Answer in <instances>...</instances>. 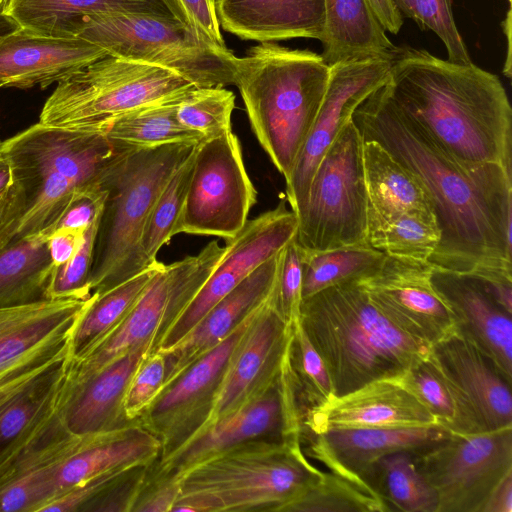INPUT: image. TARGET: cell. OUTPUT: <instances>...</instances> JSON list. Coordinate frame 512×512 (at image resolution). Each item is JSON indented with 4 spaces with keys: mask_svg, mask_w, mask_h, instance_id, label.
<instances>
[{
    "mask_svg": "<svg viewBox=\"0 0 512 512\" xmlns=\"http://www.w3.org/2000/svg\"><path fill=\"white\" fill-rule=\"evenodd\" d=\"M351 119L363 140L387 149L424 189L440 232L429 263L477 276L512 274V169L452 157L401 112L387 82Z\"/></svg>",
    "mask_w": 512,
    "mask_h": 512,
    "instance_id": "cell-1",
    "label": "cell"
},
{
    "mask_svg": "<svg viewBox=\"0 0 512 512\" xmlns=\"http://www.w3.org/2000/svg\"><path fill=\"white\" fill-rule=\"evenodd\" d=\"M387 86L401 112L458 161L512 169V109L495 74L397 47Z\"/></svg>",
    "mask_w": 512,
    "mask_h": 512,
    "instance_id": "cell-2",
    "label": "cell"
},
{
    "mask_svg": "<svg viewBox=\"0 0 512 512\" xmlns=\"http://www.w3.org/2000/svg\"><path fill=\"white\" fill-rule=\"evenodd\" d=\"M299 321L324 362L334 395L397 376L431 350L392 321L357 280L304 298Z\"/></svg>",
    "mask_w": 512,
    "mask_h": 512,
    "instance_id": "cell-3",
    "label": "cell"
},
{
    "mask_svg": "<svg viewBox=\"0 0 512 512\" xmlns=\"http://www.w3.org/2000/svg\"><path fill=\"white\" fill-rule=\"evenodd\" d=\"M331 66L321 54L276 42L237 57L234 85L259 144L287 182L324 99Z\"/></svg>",
    "mask_w": 512,
    "mask_h": 512,
    "instance_id": "cell-4",
    "label": "cell"
},
{
    "mask_svg": "<svg viewBox=\"0 0 512 512\" xmlns=\"http://www.w3.org/2000/svg\"><path fill=\"white\" fill-rule=\"evenodd\" d=\"M198 143L116 146L101 179L107 197L95 243L91 293H102L149 267L140 248L145 222L169 178Z\"/></svg>",
    "mask_w": 512,
    "mask_h": 512,
    "instance_id": "cell-5",
    "label": "cell"
},
{
    "mask_svg": "<svg viewBox=\"0 0 512 512\" xmlns=\"http://www.w3.org/2000/svg\"><path fill=\"white\" fill-rule=\"evenodd\" d=\"M320 472L300 442H250L174 480L179 495L171 511H285Z\"/></svg>",
    "mask_w": 512,
    "mask_h": 512,
    "instance_id": "cell-6",
    "label": "cell"
},
{
    "mask_svg": "<svg viewBox=\"0 0 512 512\" xmlns=\"http://www.w3.org/2000/svg\"><path fill=\"white\" fill-rule=\"evenodd\" d=\"M196 88L167 68L107 55L57 83L38 122L105 134L115 120L128 112L183 96Z\"/></svg>",
    "mask_w": 512,
    "mask_h": 512,
    "instance_id": "cell-7",
    "label": "cell"
},
{
    "mask_svg": "<svg viewBox=\"0 0 512 512\" xmlns=\"http://www.w3.org/2000/svg\"><path fill=\"white\" fill-rule=\"evenodd\" d=\"M76 36L108 55L167 68L197 88L234 83L237 57L173 18L110 15L85 19Z\"/></svg>",
    "mask_w": 512,
    "mask_h": 512,
    "instance_id": "cell-8",
    "label": "cell"
},
{
    "mask_svg": "<svg viewBox=\"0 0 512 512\" xmlns=\"http://www.w3.org/2000/svg\"><path fill=\"white\" fill-rule=\"evenodd\" d=\"M297 218L296 240L305 249L368 244L363 138L352 119L319 162Z\"/></svg>",
    "mask_w": 512,
    "mask_h": 512,
    "instance_id": "cell-9",
    "label": "cell"
},
{
    "mask_svg": "<svg viewBox=\"0 0 512 512\" xmlns=\"http://www.w3.org/2000/svg\"><path fill=\"white\" fill-rule=\"evenodd\" d=\"M225 251L209 242L198 254L186 256L159 270L124 318L88 354L71 358L74 388L85 384L109 363L135 347L156 341L164 323L169 324L206 281Z\"/></svg>",
    "mask_w": 512,
    "mask_h": 512,
    "instance_id": "cell-10",
    "label": "cell"
},
{
    "mask_svg": "<svg viewBox=\"0 0 512 512\" xmlns=\"http://www.w3.org/2000/svg\"><path fill=\"white\" fill-rule=\"evenodd\" d=\"M296 387L289 357L280 376L261 393L165 453L159 477L174 481L195 465L254 441L300 442Z\"/></svg>",
    "mask_w": 512,
    "mask_h": 512,
    "instance_id": "cell-11",
    "label": "cell"
},
{
    "mask_svg": "<svg viewBox=\"0 0 512 512\" xmlns=\"http://www.w3.org/2000/svg\"><path fill=\"white\" fill-rule=\"evenodd\" d=\"M257 193L232 130L203 139L195 151L192 174L177 234L230 240L247 222Z\"/></svg>",
    "mask_w": 512,
    "mask_h": 512,
    "instance_id": "cell-12",
    "label": "cell"
},
{
    "mask_svg": "<svg viewBox=\"0 0 512 512\" xmlns=\"http://www.w3.org/2000/svg\"><path fill=\"white\" fill-rule=\"evenodd\" d=\"M419 473L437 496V512H481L512 472V427L452 435L414 453Z\"/></svg>",
    "mask_w": 512,
    "mask_h": 512,
    "instance_id": "cell-13",
    "label": "cell"
},
{
    "mask_svg": "<svg viewBox=\"0 0 512 512\" xmlns=\"http://www.w3.org/2000/svg\"><path fill=\"white\" fill-rule=\"evenodd\" d=\"M297 230V215L283 200L247 220L238 234L226 241L225 251L206 281L172 319L153 350L173 348L218 301L292 240Z\"/></svg>",
    "mask_w": 512,
    "mask_h": 512,
    "instance_id": "cell-14",
    "label": "cell"
},
{
    "mask_svg": "<svg viewBox=\"0 0 512 512\" xmlns=\"http://www.w3.org/2000/svg\"><path fill=\"white\" fill-rule=\"evenodd\" d=\"M389 72L390 59L384 57L331 66L321 107L286 182V200L296 215L306 202L312 177L323 155L356 108L388 81Z\"/></svg>",
    "mask_w": 512,
    "mask_h": 512,
    "instance_id": "cell-15",
    "label": "cell"
},
{
    "mask_svg": "<svg viewBox=\"0 0 512 512\" xmlns=\"http://www.w3.org/2000/svg\"><path fill=\"white\" fill-rule=\"evenodd\" d=\"M292 337L293 324L283 318L269 296L253 315L196 430L233 412L271 385L289 360Z\"/></svg>",
    "mask_w": 512,
    "mask_h": 512,
    "instance_id": "cell-16",
    "label": "cell"
},
{
    "mask_svg": "<svg viewBox=\"0 0 512 512\" xmlns=\"http://www.w3.org/2000/svg\"><path fill=\"white\" fill-rule=\"evenodd\" d=\"M432 271L428 261L385 255L376 271L357 281L400 328L432 346L457 332Z\"/></svg>",
    "mask_w": 512,
    "mask_h": 512,
    "instance_id": "cell-17",
    "label": "cell"
},
{
    "mask_svg": "<svg viewBox=\"0 0 512 512\" xmlns=\"http://www.w3.org/2000/svg\"><path fill=\"white\" fill-rule=\"evenodd\" d=\"M399 375L376 379L345 394L333 395L321 405L308 409L306 426L316 435L337 429L438 425Z\"/></svg>",
    "mask_w": 512,
    "mask_h": 512,
    "instance_id": "cell-18",
    "label": "cell"
},
{
    "mask_svg": "<svg viewBox=\"0 0 512 512\" xmlns=\"http://www.w3.org/2000/svg\"><path fill=\"white\" fill-rule=\"evenodd\" d=\"M0 152L15 168L53 169L85 187L101 183L117 147L105 134L37 122L0 142Z\"/></svg>",
    "mask_w": 512,
    "mask_h": 512,
    "instance_id": "cell-19",
    "label": "cell"
},
{
    "mask_svg": "<svg viewBox=\"0 0 512 512\" xmlns=\"http://www.w3.org/2000/svg\"><path fill=\"white\" fill-rule=\"evenodd\" d=\"M429 360L484 431L512 427V382L470 341L456 332L431 346Z\"/></svg>",
    "mask_w": 512,
    "mask_h": 512,
    "instance_id": "cell-20",
    "label": "cell"
},
{
    "mask_svg": "<svg viewBox=\"0 0 512 512\" xmlns=\"http://www.w3.org/2000/svg\"><path fill=\"white\" fill-rule=\"evenodd\" d=\"M431 280L452 314L457 333L512 382V314L493 299L474 274L433 266Z\"/></svg>",
    "mask_w": 512,
    "mask_h": 512,
    "instance_id": "cell-21",
    "label": "cell"
},
{
    "mask_svg": "<svg viewBox=\"0 0 512 512\" xmlns=\"http://www.w3.org/2000/svg\"><path fill=\"white\" fill-rule=\"evenodd\" d=\"M107 55L78 36L55 37L14 28L0 35V86L44 89Z\"/></svg>",
    "mask_w": 512,
    "mask_h": 512,
    "instance_id": "cell-22",
    "label": "cell"
},
{
    "mask_svg": "<svg viewBox=\"0 0 512 512\" xmlns=\"http://www.w3.org/2000/svg\"><path fill=\"white\" fill-rule=\"evenodd\" d=\"M450 433L440 425L329 430L314 435L309 451L330 471L364 481L371 466L396 452H422Z\"/></svg>",
    "mask_w": 512,
    "mask_h": 512,
    "instance_id": "cell-23",
    "label": "cell"
},
{
    "mask_svg": "<svg viewBox=\"0 0 512 512\" xmlns=\"http://www.w3.org/2000/svg\"><path fill=\"white\" fill-rule=\"evenodd\" d=\"M91 299H43L0 307V377L35 354L69 344Z\"/></svg>",
    "mask_w": 512,
    "mask_h": 512,
    "instance_id": "cell-24",
    "label": "cell"
},
{
    "mask_svg": "<svg viewBox=\"0 0 512 512\" xmlns=\"http://www.w3.org/2000/svg\"><path fill=\"white\" fill-rule=\"evenodd\" d=\"M277 264L278 253L218 301L180 342L163 352L168 368L165 385L191 362L224 340L268 299L274 287Z\"/></svg>",
    "mask_w": 512,
    "mask_h": 512,
    "instance_id": "cell-25",
    "label": "cell"
},
{
    "mask_svg": "<svg viewBox=\"0 0 512 512\" xmlns=\"http://www.w3.org/2000/svg\"><path fill=\"white\" fill-rule=\"evenodd\" d=\"M214 5L220 28L242 40L323 36L324 0H214Z\"/></svg>",
    "mask_w": 512,
    "mask_h": 512,
    "instance_id": "cell-26",
    "label": "cell"
},
{
    "mask_svg": "<svg viewBox=\"0 0 512 512\" xmlns=\"http://www.w3.org/2000/svg\"><path fill=\"white\" fill-rule=\"evenodd\" d=\"M110 15L173 18L187 25L172 0H10L3 18L14 28L72 37L85 19Z\"/></svg>",
    "mask_w": 512,
    "mask_h": 512,
    "instance_id": "cell-27",
    "label": "cell"
},
{
    "mask_svg": "<svg viewBox=\"0 0 512 512\" xmlns=\"http://www.w3.org/2000/svg\"><path fill=\"white\" fill-rule=\"evenodd\" d=\"M256 310L224 340L191 362L164 386L141 415L150 425V431L155 433L164 426L170 427L172 423L188 417L204 400H207V413L227 366Z\"/></svg>",
    "mask_w": 512,
    "mask_h": 512,
    "instance_id": "cell-28",
    "label": "cell"
},
{
    "mask_svg": "<svg viewBox=\"0 0 512 512\" xmlns=\"http://www.w3.org/2000/svg\"><path fill=\"white\" fill-rule=\"evenodd\" d=\"M145 342L115 359L85 384L72 385L71 400L66 411L70 432L89 435L122 428L123 402L135 371L154 348ZM72 384V381H71Z\"/></svg>",
    "mask_w": 512,
    "mask_h": 512,
    "instance_id": "cell-29",
    "label": "cell"
},
{
    "mask_svg": "<svg viewBox=\"0 0 512 512\" xmlns=\"http://www.w3.org/2000/svg\"><path fill=\"white\" fill-rule=\"evenodd\" d=\"M363 165L368 197V234L404 213H416L435 220L420 183L378 142L363 140Z\"/></svg>",
    "mask_w": 512,
    "mask_h": 512,
    "instance_id": "cell-30",
    "label": "cell"
},
{
    "mask_svg": "<svg viewBox=\"0 0 512 512\" xmlns=\"http://www.w3.org/2000/svg\"><path fill=\"white\" fill-rule=\"evenodd\" d=\"M162 446L160 438L147 428L122 427L105 432L60 465L56 475L58 495L106 472L145 466Z\"/></svg>",
    "mask_w": 512,
    "mask_h": 512,
    "instance_id": "cell-31",
    "label": "cell"
},
{
    "mask_svg": "<svg viewBox=\"0 0 512 512\" xmlns=\"http://www.w3.org/2000/svg\"><path fill=\"white\" fill-rule=\"evenodd\" d=\"M322 58L332 66L366 58L391 59L397 46L386 34L368 0H324Z\"/></svg>",
    "mask_w": 512,
    "mask_h": 512,
    "instance_id": "cell-32",
    "label": "cell"
},
{
    "mask_svg": "<svg viewBox=\"0 0 512 512\" xmlns=\"http://www.w3.org/2000/svg\"><path fill=\"white\" fill-rule=\"evenodd\" d=\"M71 356L0 411V465L29 444L71 399Z\"/></svg>",
    "mask_w": 512,
    "mask_h": 512,
    "instance_id": "cell-33",
    "label": "cell"
},
{
    "mask_svg": "<svg viewBox=\"0 0 512 512\" xmlns=\"http://www.w3.org/2000/svg\"><path fill=\"white\" fill-rule=\"evenodd\" d=\"M54 266L48 240L17 239L0 252V307L47 298Z\"/></svg>",
    "mask_w": 512,
    "mask_h": 512,
    "instance_id": "cell-34",
    "label": "cell"
},
{
    "mask_svg": "<svg viewBox=\"0 0 512 512\" xmlns=\"http://www.w3.org/2000/svg\"><path fill=\"white\" fill-rule=\"evenodd\" d=\"M163 263L154 262L131 278L92 299L70 338V356L78 360L88 354L129 312Z\"/></svg>",
    "mask_w": 512,
    "mask_h": 512,
    "instance_id": "cell-35",
    "label": "cell"
},
{
    "mask_svg": "<svg viewBox=\"0 0 512 512\" xmlns=\"http://www.w3.org/2000/svg\"><path fill=\"white\" fill-rule=\"evenodd\" d=\"M191 92L128 112L112 123L105 133L106 137L115 146L127 148L202 141L204 138L185 128L176 115L179 103Z\"/></svg>",
    "mask_w": 512,
    "mask_h": 512,
    "instance_id": "cell-36",
    "label": "cell"
},
{
    "mask_svg": "<svg viewBox=\"0 0 512 512\" xmlns=\"http://www.w3.org/2000/svg\"><path fill=\"white\" fill-rule=\"evenodd\" d=\"M364 481L391 510L437 512V496L417 470L414 453L396 452L376 461Z\"/></svg>",
    "mask_w": 512,
    "mask_h": 512,
    "instance_id": "cell-37",
    "label": "cell"
},
{
    "mask_svg": "<svg viewBox=\"0 0 512 512\" xmlns=\"http://www.w3.org/2000/svg\"><path fill=\"white\" fill-rule=\"evenodd\" d=\"M404 384L434 416L438 425L452 435L484 431L478 420L430 362L429 357L400 375Z\"/></svg>",
    "mask_w": 512,
    "mask_h": 512,
    "instance_id": "cell-38",
    "label": "cell"
},
{
    "mask_svg": "<svg viewBox=\"0 0 512 512\" xmlns=\"http://www.w3.org/2000/svg\"><path fill=\"white\" fill-rule=\"evenodd\" d=\"M385 255L369 244L325 251L303 248L302 300L327 287L372 274L381 266Z\"/></svg>",
    "mask_w": 512,
    "mask_h": 512,
    "instance_id": "cell-39",
    "label": "cell"
},
{
    "mask_svg": "<svg viewBox=\"0 0 512 512\" xmlns=\"http://www.w3.org/2000/svg\"><path fill=\"white\" fill-rule=\"evenodd\" d=\"M285 511L387 512L390 508L365 481L321 471Z\"/></svg>",
    "mask_w": 512,
    "mask_h": 512,
    "instance_id": "cell-40",
    "label": "cell"
},
{
    "mask_svg": "<svg viewBox=\"0 0 512 512\" xmlns=\"http://www.w3.org/2000/svg\"><path fill=\"white\" fill-rule=\"evenodd\" d=\"M196 148L169 178L149 212L140 241L142 257L147 266L157 261L161 247L177 234Z\"/></svg>",
    "mask_w": 512,
    "mask_h": 512,
    "instance_id": "cell-41",
    "label": "cell"
},
{
    "mask_svg": "<svg viewBox=\"0 0 512 512\" xmlns=\"http://www.w3.org/2000/svg\"><path fill=\"white\" fill-rule=\"evenodd\" d=\"M440 239L434 219L404 213L368 234V244L386 255L429 261Z\"/></svg>",
    "mask_w": 512,
    "mask_h": 512,
    "instance_id": "cell-42",
    "label": "cell"
},
{
    "mask_svg": "<svg viewBox=\"0 0 512 512\" xmlns=\"http://www.w3.org/2000/svg\"><path fill=\"white\" fill-rule=\"evenodd\" d=\"M235 95L223 87L196 88L183 99L176 111L178 121L204 139L231 130Z\"/></svg>",
    "mask_w": 512,
    "mask_h": 512,
    "instance_id": "cell-43",
    "label": "cell"
},
{
    "mask_svg": "<svg viewBox=\"0 0 512 512\" xmlns=\"http://www.w3.org/2000/svg\"><path fill=\"white\" fill-rule=\"evenodd\" d=\"M62 463L42 465L1 480L0 512H39L58 496L56 475Z\"/></svg>",
    "mask_w": 512,
    "mask_h": 512,
    "instance_id": "cell-44",
    "label": "cell"
},
{
    "mask_svg": "<svg viewBox=\"0 0 512 512\" xmlns=\"http://www.w3.org/2000/svg\"><path fill=\"white\" fill-rule=\"evenodd\" d=\"M401 15L414 20L422 30H430L443 42L447 60L470 63L467 46L456 25L451 0H393Z\"/></svg>",
    "mask_w": 512,
    "mask_h": 512,
    "instance_id": "cell-45",
    "label": "cell"
},
{
    "mask_svg": "<svg viewBox=\"0 0 512 512\" xmlns=\"http://www.w3.org/2000/svg\"><path fill=\"white\" fill-rule=\"evenodd\" d=\"M290 363L296 384L300 386L309 409L321 405L334 395L324 362L299 319L293 324Z\"/></svg>",
    "mask_w": 512,
    "mask_h": 512,
    "instance_id": "cell-46",
    "label": "cell"
},
{
    "mask_svg": "<svg viewBox=\"0 0 512 512\" xmlns=\"http://www.w3.org/2000/svg\"><path fill=\"white\" fill-rule=\"evenodd\" d=\"M100 219L85 230L73 256L54 268L47 289L48 299L85 300L92 295L89 282Z\"/></svg>",
    "mask_w": 512,
    "mask_h": 512,
    "instance_id": "cell-47",
    "label": "cell"
},
{
    "mask_svg": "<svg viewBox=\"0 0 512 512\" xmlns=\"http://www.w3.org/2000/svg\"><path fill=\"white\" fill-rule=\"evenodd\" d=\"M302 272L303 248L295 236L278 252L275 283L270 295L273 304L290 324L300 318Z\"/></svg>",
    "mask_w": 512,
    "mask_h": 512,
    "instance_id": "cell-48",
    "label": "cell"
},
{
    "mask_svg": "<svg viewBox=\"0 0 512 512\" xmlns=\"http://www.w3.org/2000/svg\"><path fill=\"white\" fill-rule=\"evenodd\" d=\"M69 344L35 354L0 377V411L33 385L58 369L70 357Z\"/></svg>",
    "mask_w": 512,
    "mask_h": 512,
    "instance_id": "cell-49",
    "label": "cell"
},
{
    "mask_svg": "<svg viewBox=\"0 0 512 512\" xmlns=\"http://www.w3.org/2000/svg\"><path fill=\"white\" fill-rule=\"evenodd\" d=\"M167 359L163 352L152 350L135 371L123 402L126 420L140 417L161 392L167 378Z\"/></svg>",
    "mask_w": 512,
    "mask_h": 512,
    "instance_id": "cell-50",
    "label": "cell"
},
{
    "mask_svg": "<svg viewBox=\"0 0 512 512\" xmlns=\"http://www.w3.org/2000/svg\"><path fill=\"white\" fill-rule=\"evenodd\" d=\"M141 467L112 470L73 486L45 504L39 512L86 511L103 493Z\"/></svg>",
    "mask_w": 512,
    "mask_h": 512,
    "instance_id": "cell-51",
    "label": "cell"
},
{
    "mask_svg": "<svg viewBox=\"0 0 512 512\" xmlns=\"http://www.w3.org/2000/svg\"><path fill=\"white\" fill-rule=\"evenodd\" d=\"M106 197L107 191L101 183L77 189L54 225L51 235L55 232L83 234L102 216Z\"/></svg>",
    "mask_w": 512,
    "mask_h": 512,
    "instance_id": "cell-52",
    "label": "cell"
},
{
    "mask_svg": "<svg viewBox=\"0 0 512 512\" xmlns=\"http://www.w3.org/2000/svg\"><path fill=\"white\" fill-rule=\"evenodd\" d=\"M26 209V191L15 176L13 183L0 191V252L14 241Z\"/></svg>",
    "mask_w": 512,
    "mask_h": 512,
    "instance_id": "cell-53",
    "label": "cell"
},
{
    "mask_svg": "<svg viewBox=\"0 0 512 512\" xmlns=\"http://www.w3.org/2000/svg\"><path fill=\"white\" fill-rule=\"evenodd\" d=\"M186 24L215 43L226 46L217 19L214 0H172Z\"/></svg>",
    "mask_w": 512,
    "mask_h": 512,
    "instance_id": "cell-54",
    "label": "cell"
},
{
    "mask_svg": "<svg viewBox=\"0 0 512 512\" xmlns=\"http://www.w3.org/2000/svg\"><path fill=\"white\" fill-rule=\"evenodd\" d=\"M179 495V485L176 481L164 480L159 488L154 489L132 507V511L164 512L171 508Z\"/></svg>",
    "mask_w": 512,
    "mask_h": 512,
    "instance_id": "cell-55",
    "label": "cell"
},
{
    "mask_svg": "<svg viewBox=\"0 0 512 512\" xmlns=\"http://www.w3.org/2000/svg\"><path fill=\"white\" fill-rule=\"evenodd\" d=\"M83 234L55 232L48 238V246L54 268L67 262L77 250Z\"/></svg>",
    "mask_w": 512,
    "mask_h": 512,
    "instance_id": "cell-56",
    "label": "cell"
},
{
    "mask_svg": "<svg viewBox=\"0 0 512 512\" xmlns=\"http://www.w3.org/2000/svg\"><path fill=\"white\" fill-rule=\"evenodd\" d=\"M379 22L392 34H397L403 25V16L393 0H368Z\"/></svg>",
    "mask_w": 512,
    "mask_h": 512,
    "instance_id": "cell-57",
    "label": "cell"
},
{
    "mask_svg": "<svg viewBox=\"0 0 512 512\" xmlns=\"http://www.w3.org/2000/svg\"><path fill=\"white\" fill-rule=\"evenodd\" d=\"M481 512H512V472L496 486Z\"/></svg>",
    "mask_w": 512,
    "mask_h": 512,
    "instance_id": "cell-58",
    "label": "cell"
},
{
    "mask_svg": "<svg viewBox=\"0 0 512 512\" xmlns=\"http://www.w3.org/2000/svg\"><path fill=\"white\" fill-rule=\"evenodd\" d=\"M15 180L13 167L9 160L0 152V191Z\"/></svg>",
    "mask_w": 512,
    "mask_h": 512,
    "instance_id": "cell-59",
    "label": "cell"
},
{
    "mask_svg": "<svg viewBox=\"0 0 512 512\" xmlns=\"http://www.w3.org/2000/svg\"><path fill=\"white\" fill-rule=\"evenodd\" d=\"M504 24V34L507 36V61L505 62V67L503 72L507 75V77H510L511 73V64H510V39H511V10L509 9L507 12V17L503 22Z\"/></svg>",
    "mask_w": 512,
    "mask_h": 512,
    "instance_id": "cell-60",
    "label": "cell"
},
{
    "mask_svg": "<svg viewBox=\"0 0 512 512\" xmlns=\"http://www.w3.org/2000/svg\"><path fill=\"white\" fill-rule=\"evenodd\" d=\"M10 0H0V19L3 18V14Z\"/></svg>",
    "mask_w": 512,
    "mask_h": 512,
    "instance_id": "cell-61",
    "label": "cell"
},
{
    "mask_svg": "<svg viewBox=\"0 0 512 512\" xmlns=\"http://www.w3.org/2000/svg\"><path fill=\"white\" fill-rule=\"evenodd\" d=\"M0 88H2V87L0 86Z\"/></svg>",
    "mask_w": 512,
    "mask_h": 512,
    "instance_id": "cell-62",
    "label": "cell"
}]
</instances>
